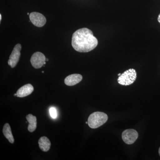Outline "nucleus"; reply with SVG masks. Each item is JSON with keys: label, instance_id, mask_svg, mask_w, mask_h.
I'll return each instance as SVG.
<instances>
[{"label": "nucleus", "instance_id": "1", "mask_svg": "<svg viewBox=\"0 0 160 160\" xmlns=\"http://www.w3.org/2000/svg\"><path fill=\"white\" fill-rule=\"evenodd\" d=\"M98 45V40L90 29L84 28L78 29L72 35V46L76 51L86 52L94 49Z\"/></svg>", "mask_w": 160, "mask_h": 160}, {"label": "nucleus", "instance_id": "2", "mask_svg": "<svg viewBox=\"0 0 160 160\" xmlns=\"http://www.w3.org/2000/svg\"><path fill=\"white\" fill-rule=\"evenodd\" d=\"M107 115L101 112H95L90 115L88 119V124L92 129H96L107 122Z\"/></svg>", "mask_w": 160, "mask_h": 160}, {"label": "nucleus", "instance_id": "3", "mask_svg": "<svg viewBox=\"0 0 160 160\" xmlns=\"http://www.w3.org/2000/svg\"><path fill=\"white\" fill-rule=\"evenodd\" d=\"M137 78V72L135 70L130 69L126 70L119 76L118 78V82L123 86H129L134 83Z\"/></svg>", "mask_w": 160, "mask_h": 160}, {"label": "nucleus", "instance_id": "4", "mask_svg": "<svg viewBox=\"0 0 160 160\" xmlns=\"http://www.w3.org/2000/svg\"><path fill=\"white\" fill-rule=\"evenodd\" d=\"M46 58L42 52H38L32 56L30 62L32 66L35 69H39L46 64Z\"/></svg>", "mask_w": 160, "mask_h": 160}, {"label": "nucleus", "instance_id": "5", "mask_svg": "<svg viewBox=\"0 0 160 160\" xmlns=\"http://www.w3.org/2000/svg\"><path fill=\"white\" fill-rule=\"evenodd\" d=\"M138 137V132L133 129H126L122 133V138L126 144L131 145L134 143Z\"/></svg>", "mask_w": 160, "mask_h": 160}, {"label": "nucleus", "instance_id": "6", "mask_svg": "<svg viewBox=\"0 0 160 160\" xmlns=\"http://www.w3.org/2000/svg\"><path fill=\"white\" fill-rule=\"evenodd\" d=\"M21 49L22 46L20 44H18L13 48L8 62V65L11 66V68H14L18 62L21 56Z\"/></svg>", "mask_w": 160, "mask_h": 160}, {"label": "nucleus", "instance_id": "7", "mask_svg": "<svg viewBox=\"0 0 160 160\" xmlns=\"http://www.w3.org/2000/svg\"><path fill=\"white\" fill-rule=\"evenodd\" d=\"M29 18L35 26L42 27L46 24V19L43 15L39 12H32L29 14Z\"/></svg>", "mask_w": 160, "mask_h": 160}, {"label": "nucleus", "instance_id": "8", "mask_svg": "<svg viewBox=\"0 0 160 160\" xmlns=\"http://www.w3.org/2000/svg\"><path fill=\"white\" fill-rule=\"evenodd\" d=\"M34 90L33 86L30 84H26L21 87L17 92L18 97L24 98L31 94Z\"/></svg>", "mask_w": 160, "mask_h": 160}, {"label": "nucleus", "instance_id": "9", "mask_svg": "<svg viewBox=\"0 0 160 160\" xmlns=\"http://www.w3.org/2000/svg\"><path fill=\"white\" fill-rule=\"evenodd\" d=\"M82 80V76L79 74H72L68 76L65 78V83L68 86L77 85Z\"/></svg>", "mask_w": 160, "mask_h": 160}, {"label": "nucleus", "instance_id": "10", "mask_svg": "<svg viewBox=\"0 0 160 160\" xmlns=\"http://www.w3.org/2000/svg\"><path fill=\"white\" fill-rule=\"evenodd\" d=\"M26 118L29 123L28 130L30 132H33L36 130L37 126L36 117L32 115V114H29L26 116Z\"/></svg>", "mask_w": 160, "mask_h": 160}, {"label": "nucleus", "instance_id": "11", "mask_svg": "<svg viewBox=\"0 0 160 160\" xmlns=\"http://www.w3.org/2000/svg\"><path fill=\"white\" fill-rule=\"evenodd\" d=\"M39 146L40 149L43 152L49 151L51 146V142L49 139L46 137H41L38 141Z\"/></svg>", "mask_w": 160, "mask_h": 160}, {"label": "nucleus", "instance_id": "12", "mask_svg": "<svg viewBox=\"0 0 160 160\" xmlns=\"http://www.w3.org/2000/svg\"><path fill=\"white\" fill-rule=\"evenodd\" d=\"M3 133L5 137L8 140L9 142L13 144L14 142V138L12 132L11 127L9 123H6L3 128Z\"/></svg>", "mask_w": 160, "mask_h": 160}, {"label": "nucleus", "instance_id": "13", "mask_svg": "<svg viewBox=\"0 0 160 160\" xmlns=\"http://www.w3.org/2000/svg\"><path fill=\"white\" fill-rule=\"evenodd\" d=\"M49 113L51 118L53 119H55L57 116V112L56 110L54 108H50L49 109Z\"/></svg>", "mask_w": 160, "mask_h": 160}, {"label": "nucleus", "instance_id": "14", "mask_svg": "<svg viewBox=\"0 0 160 160\" xmlns=\"http://www.w3.org/2000/svg\"><path fill=\"white\" fill-rule=\"evenodd\" d=\"M158 21L160 23V14L159 15L158 17Z\"/></svg>", "mask_w": 160, "mask_h": 160}, {"label": "nucleus", "instance_id": "15", "mask_svg": "<svg viewBox=\"0 0 160 160\" xmlns=\"http://www.w3.org/2000/svg\"><path fill=\"white\" fill-rule=\"evenodd\" d=\"M2 15L0 14V21H1V20H2Z\"/></svg>", "mask_w": 160, "mask_h": 160}, {"label": "nucleus", "instance_id": "16", "mask_svg": "<svg viewBox=\"0 0 160 160\" xmlns=\"http://www.w3.org/2000/svg\"><path fill=\"white\" fill-rule=\"evenodd\" d=\"M159 154L160 156V147L159 149Z\"/></svg>", "mask_w": 160, "mask_h": 160}, {"label": "nucleus", "instance_id": "17", "mask_svg": "<svg viewBox=\"0 0 160 160\" xmlns=\"http://www.w3.org/2000/svg\"><path fill=\"white\" fill-rule=\"evenodd\" d=\"M121 74H121V73H118V76H119L121 75Z\"/></svg>", "mask_w": 160, "mask_h": 160}, {"label": "nucleus", "instance_id": "18", "mask_svg": "<svg viewBox=\"0 0 160 160\" xmlns=\"http://www.w3.org/2000/svg\"><path fill=\"white\" fill-rule=\"evenodd\" d=\"M14 96H17V93H15V94H14Z\"/></svg>", "mask_w": 160, "mask_h": 160}, {"label": "nucleus", "instance_id": "19", "mask_svg": "<svg viewBox=\"0 0 160 160\" xmlns=\"http://www.w3.org/2000/svg\"><path fill=\"white\" fill-rule=\"evenodd\" d=\"M86 124H88V122H86Z\"/></svg>", "mask_w": 160, "mask_h": 160}, {"label": "nucleus", "instance_id": "20", "mask_svg": "<svg viewBox=\"0 0 160 160\" xmlns=\"http://www.w3.org/2000/svg\"><path fill=\"white\" fill-rule=\"evenodd\" d=\"M46 61H49V60L47 59H46Z\"/></svg>", "mask_w": 160, "mask_h": 160}, {"label": "nucleus", "instance_id": "21", "mask_svg": "<svg viewBox=\"0 0 160 160\" xmlns=\"http://www.w3.org/2000/svg\"><path fill=\"white\" fill-rule=\"evenodd\" d=\"M27 14H28V15H29V12H28V13H27Z\"/></svg>", "mask_w": 160, "mask_h": 160}, {"label": "nucleus", "instance_id": "22", "mask_svg": "<svg viewBox=\"0 0 160 160\" xmlns=\"http://www.w3.org/2000/svg\"><path fill=\"white\" fill-rule=\"evenodd\" d=\"M42 72V73H44V71H43Z\"/></svg>", "mask_w": 160, "mask_h": 160}]
</instances>
